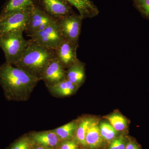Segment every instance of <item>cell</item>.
<instances>
[{"mask_svg":"<svg viewBox=\"0 0 149 149\" xmlns=\"http://www.w3.org/2000/svg\"><path fill=\"white\" fill-rule=\"evenodd\" d=\"M133 4L139 12L149 19V0H133Z\"/></svg>","mask_w":149,"mask_h":149,"instance_id":"21","label":"cell"},{"mask_svg":"<svg viewBox=\"0 0 149 149\" xmlns=\"http://www.w3.org/2000/svg\"><path fill=\"white\" fill-rule=\"evenodd\" d=\"M1 19H1V18H0V22H1Z\"/></svg>","mask_w":149,"mask_h":149,"instance_id":"27","label":"cell"},{"mask_svg":"<svg viewBox=\"0 0 149 149\" xmlns=\"http://www.w3.org/2000/svg\"><path fill=\"white\" fill-rule=\"evenodd\" d=\"M32 138L39 146L49 148L56 146L60 141L54 131L35 133L32 136Z\"/></svg>","mask_w":149,"mask_h":149,"instance_id":"15","label":"cell"},{"mask_svg":"<svg viewBox=\"0 0 149 149\" xmlns=\"http://www.w3.org/2000/svg\"><path fill=\"white\" fill-rule=\"evenodd\" d=\"M83 19L78 14L72 13L57 19L63 38L78 46Z\"/></svg>","mask_w":149,"mask_h":149,"instance_id":"4","label":"cell"},{"mask_svg":"<svg viewBox=\"0 0 149 149\" xmlns=\"http://www.w3.org/2000/svg\"><path fill=\"white\" fill-rule=\"evenodd\" d=\"M100 131L104 141L111 142L115 139L117 136L118 131L109 123L102 122L99 125Z\"/></svg>","mask_w":149,"mask_h":149,"instance_id":"20","label":"cell"},{"mask_svg":"<svg viewBox=\"0 0 149 149\" xmlns=\"http://www.w3.org/2000/svg\"><path fill=\"white\" fill-rule=\"evenodd\" d=\"M22 30H16L0 35V48L2 49L6 62L15 65L21 57L28 44L23 37Z\"/></svg>","mask_w":149,"mask_h":149,"instance_id":"3","label":"cell"},{"mask_svg":"<svg viewBox=\"0 0 149 149\" xmlns=\"http://www.w3.org/2000/svg\"><path fill=\"white\" fill-rule=\"evenodd\" d=\"M35 149H51L50 148H47V147L41 146H38L36 147Z\"/></svg>","mask_w":149,"mask_h":149,"instance_id":"26","label":"cell"},{"mask_svg":"<svg viewBox=\"0 0 149 149\" xmlns=\"http://www.w3.org/2000/svg\"><path fill=\"white\" fill-rule=\"evenodd\" d=\"M49 89L52 93L59 96H68L72 95L78 88L67 78L54 85H49Z\"/></svg>","mask_w":149,"mask_h":149,"instance_id":"16","label":"cell"},{"mask_svg":"<svg viewBox=\"0 0 149 149\" xmlns=\"http://www.w3.org/2000/svg\"><path fill=\"white\" fill-rule=\"evenodd\" d=\"M33 6L14 12L1 17L2 19L0 22V35L19 29L24 32Z\"/></svg>","mask_w":149,"mask_h":149,"instance_id":"5","label":"cell"},{"mask_svg":"<svg viewBox=\"0 0 149 149\" xmlns=\"http://www.w3.org/2000/svg\"><path fill=\"white\" fill-rule=\"evenodd\" d=\"M125 149H142L141 146L136 140L133 139H130L127 141Z\"/></svg>","mask_w":149,"mask_h":149,"instance_id":"25","label":"cell"},{"mask_svg":"<svg viewBox=\"0 0 149 149\" xmlns=\"http://www.w3.org/2000/svg\"><path fill=\"white\" fill-rule=\"evenodd\" d=\"M59 149H78V145L74 140H66L61 145Z\"/></svg>","mask_w":149,"mask_h":149,"instance_id":"24","label":"cell"},{"mask_svg":"<svg viewBox=\"0 0 149 149\" xmlns=\"http://www.w3.org/2000/svg\"><path fill=\"white\" fill-rule=\"evenodd\" d=\"M78 47L74 43L64 39L54 49L56 58L65 68H68L78 60L77 55Z\"/></svg>","mask_w":149,"mask_h":149,"instance_id":"8","label":"cell"},{"mask_svg":"<svg viewBox=\"0 0 149 149\" xmlns=\"http://www.w3.org/2000/svg\"><path fill=\"white\" fill-rule=\"evenodd\" d=\"M55 57L54 49L30 39L21 57L14 65L21 68L40 80L46 67Z\"/></svg>","mask_w":149,"mask_h":149,"instance_id":"2","label":"cell"},{"mask_svg":"<svg viewBox=\"0 0 149 149\" xmlns=\"http://www.w3.org/2000/svg\"><path fill=\"white\" fill-rule=\"evenodd\" d=\"M39 80L21 68L7 63L0 66V85L8 100H26Z\"/></svg>","mask_w":149,"mask_h":149,"instance_id":"1","label":"cell"},{"mask_svg":"<svg viewBox=\"0 0 149 149\" xmlns=\"http://www.w3.org/2000/svg\"><path fill=\"white\" fill-rule=\"evenodd\" d=\"M78 11L83 19L92 18L100 13L97 6L91 0H66Z\"/></svg>","mask_w":149,"mask_h":149,"instance_id":"11","label":"cell"},{"mask_svg":"<svg viewBox=\"0 0 149 149\" xmlns=\"http://www.w3.org/2000/svg\"><path fill=\"white\" fill-rule=\"evenodd\" d=\"M35 5L56 19L73 13L72 6L66 0H35Z\"/></svg>","mask_w":149,"mask_h":149,"instance_id":"7","label":"cell"},{"mask_svg":"<svg viewBox=\"0 0 149 149\" xmlns=\"http://www.w3.org/2000/svg\"><path fill=\"white\" fill-rule=\"evenodd\" d=\"M126 144L125 139L123 137H118L110 142L109 149H125Z\"/></svg>","mask_w":149,"mask_h":149,"instance_id":"22","label":"cell"},{"mask_svg":"<svg viewBox=\"0 0 149 149\" xmlns=\"http://www.w3.org/2000/svg\"><path fill=\"white\" fill-rule=\"evenodd\" d=\"M107 118L110 123V124L118 131L125 130L128 126V122L122 115L114 113L107 116Z\"/></svg>","mask_w":149,"mask_h":149,"instance_id":"19","label":"cell"},{"mask_svg":"<svg viewBox=\"0 0 149 149\" xmlns=\"http://www.w3.org/2000/svg\"><path fill=\"white\" fill-rule=\"evenodd\" d=\"M10 149H29L28 140L26 139L19 140L13 145Z\"/></svg>","mask_w":149,"mask_h":149,"instance_id":"23","label":"cell"},{"mask_svg":"<svg viewBox=\"0 0 149 149\" xmlns=\"http://www.w3.org/2000/svg\"><path fill=\"white\" fill-rule=\"evenodd\" d=\"M95 120L92 118H86L81 120L78 125L76 129V141L80 145L84 147H86L85 143V136L88 128Z\"/></svg>","mask_w":149,"mask_h":149,"instance_id":"17","label":"cell"},{"mask_svg":"<svg viewBox=\"0 0 149 149\" xmlns=\"http://www.w3.org/2000/svg\"><path fill=\"white\" fill-rule=\"evenodd\" d=\"M104 140L97 121H94L88 128L85 136L86 147L91 149L100 148L103 144Z\"/></svg>","mask_w":149,"mask_h":149,"instance_id":"12","label":"cell"},{"mask_svg":"<svg viewBox=\"0 0 149 149\" xmlns=\"http://www.w3.org/2000/svg\"><path fill=\"white\" fill-rule=\"evenodd\" d=\"M35 0H6L0 14V18L10 14L31 7L35 5Z\"/></svg>","mask_w":149,"mask_h":149,"instance_id":"14","label":"cell"},{"mask_svg":"<svg viewBox=\"0 0 149 149\" xmlns=\"http://www.w3.org/2000/svg\"><path fill=\"white\" fill-rule=\"evenodd\" d=\"M78 126L76 122L72 121L56 128L54 131L60 140H69L72 138Z\"/></svg>","mask_w":149,"mask_h":149,"instance_id":"18","label":"cell"},{"mask_svg":"<svg viewBox=\"0 0 149 149\" xmlns=\"http://www.w3.org/2000/svg\"><path fill=\"white\" fill-rule=\"evenodd\" d=\"M66 78L71 83L79 87L85 80V66L78 59L67 68Z\"/></svg>","mask_w":149,"mask_h":149,"instance_id":"13","label":"cell"},{"mask_svg":"<svg viewBox=\"0 0 149 149\" xmlns=\"http://www.w3.org/2000/svg\"><path fill=\"white\" fill-rule=\"evenodd\" d=\"M30 39L41 45L55 49L64 39L58 20L42 31L29 35Z\"/></svg>","mask_w":149,"mask_h":149,"instance_id":"6","label":"cell"},{"mask_svg":"<svg viewBox=\"0 0 149 149\" xmlns=\"http://www.w3.org/2000/svg\"><path fill=\"white\" fill-rule=\"evenodd\" d=\"M66 78L65 68L56 57L48 63L41 77L48 86L58 83Z\"/></svg>","mask_w":149,"mask_h":149,"instance_id":"9","label":"cell"},{"mask_svg":"<svg viewBox=\"0 0 149 149\" xmlns=\"http://www.w3.org/2000/svg\"><path fill=\"white\" fill-rule=\"evenodd\" d=\"M56 19L50 16L37 6L34 5L26 29L24 30L27 36L37 32L40 26L46 22Z\"/></svg>","mask_w":149,"mask_h":149,"instance_id":"10","label":"cell"}]
</instances>
